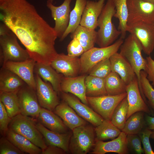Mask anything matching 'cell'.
<instances>
[{
  "label": "cell",
  "mask_w": 154,
  "mask_h": 154,
  "mask_svg": "<svg viewBox=\"0 0 154 154\" xmlns=\"http://www.w3.org/2000/svg\"><path fill=\"white\" fill-rule=\"evenodd\" d=\"M0 19L15 35L36 62L50 65L58 53V37L52 27L27 0H0Z\"/></svg>",
  "instance_id": "cell-1"
},
{
  "label": "cell",
  "mask_w": 154,
  "mask_h": 154,
  "mask_svg": "<svg viewBox=\"0 0 154 154\" xmlns=\"http://www.w3.org/2000/svg\"><path fill=\"white\" fill-rule=\"evenodd\" d=\"M15 35L5 24L0 25V59L2 66L8 61L22 62L30 58L26 49L19 44Z\"/></svg>",
  "instance_id": "cell-2"
},
{
  "label": "cell",
  "mask_w": 154,
  "mask_h": 154,
  "mask_svg": "<svg viewBox=\"0 0 154 154\" xmlns=\"http://www.w3.org/2000/svg\"><path fill=\"white\" fill-rule=\"evenodd\" d=\"M116 11L113 0H107L98 20V27L99 29L97 31L96 43L100 47L111 45L121 34L112 21Z\"/></svg>",
  "instance_id": "cell-3"
},
{
  "label": "cell",
  "mask_w": 154,
  "mask_h": 154,
  "mask_svg": "<svg viewBox=\"0 0 154 154\" xmlns=\"http://www.w3.org/2000/svg\"><path fill=\"white\" fill-rule=\"evenodd\" d=\"M119 54L130 63L138 79L141 94H143L140 85V73L141 70H145L146 61L143 58L141 52L142 46L137 38L130 34L121 45Z\"/></svg>",
  "instance_id": "cell-4"
},
{
  "label": "cell",
  "mask_w": 154,
  "mask_h": 154,
  "mask_svg": "<svg viewBox=\"0 0 154 154\" xmlns=\"http://www.w3.org/2000/svg\"><path fill=\"white\" fill-rule=\"evenodd\" d=\"M9 129L25 137L42 150L47 147L42 135L37 129L35 120L20 114L12 118Z\"/></svg>",
  "instance_id": "cell-5"
},
{
  "label": "cell",
  "mask_w": 154,
  "mask_h": 154,
  "mask_svg": "<svg viewBox=\"0 0 154 154\" xmlns=\"http://www.w3.org/2000/svg\"><path fill=\"white\" fill-rule=\"evenodd\" d=\"M94 129L88 124L72 130L69 144V152L72 154H86L94 147L96 142Z\"/></svg>",
  "instance_id": "cell-6"
},
{
  "label": "cell",
  "mask_w": 154,
  "mask_h": 154,
  "mask_svg": "<svg viewBox=\"0 0 154 154\" xmlns=\"http://www.w3.org/2000/svg\"><path fill=\"white\" fill-rule=\"evenodd\" d=\"M123 38L120 37L113 44L104 47H94L84 52L80 58L81 73H88L92 68L98 62L110 57L117 52L123 43Z\"/></svg>",
  "instance_id": "cell-7"
},
{
  "label": "cell",
  "mask_w": 154,
  "mask_h": 154,
  "mask_svg": "<svg viewBox=\"0 0 154 154\" xmlns=\"http://www.w3.org/2000/svg\"><path fill=\"white\" fill-rule=\"evenodd\" d=\"M127 24L142 22L154 24V2L127 0Z\"/></svg>",
  "instance_id": "cell-8"
},
{
  "label": "cell",
  "mask_w": 154,
  "mask_h": 154,
  "mask_svg": "<svg viewBox=\"0 0 154 154\" xmlns=\"http://www.w3.org/2000/svg\"><path fill=\"white\" fill-rule=\"evenodd\" d=\"M127 96L126 92L116 95L87 97L88 104L104 119L110 121L116 108Z\"/></svg>",
  "instance_id": "cell-9"
},
{
  "label": "cell",
  "mask_w": 154,
  "mask_h": 154,
  "mask_svg": "<svg viewBox=\"0 0 154 154\" xmlns=\"http://www.w3.org/2000/svg\"><path fill=\"white\" fill-rule=\"evenodd\" d=\"M126 31L135 36L143 51L149 55L154 49V24L139 22L127 24Z\"/></svg>",
  "instance_id": "cell-10"
},
{
  "label": "cell",
  "mask_w": 154,
  "mask_h": 154,
  "mask_svg": "<svg viewBox=\"0 0 154 154\" xmlns=\"http://www.w3.org/2000/svg\"><path fill=\"white\" fill-rule=\"evenodd\" d=\"M21 114L38 118L42 108L36 91L26 84L17 93Z\"/></svg>",
  "instance_id": "cell-11"
},
{
  "label": "cell",
  "mask_w": 154,
  "mask_h": 154,
  "mask_svg": "<svg viewBox=\"0 0 154 154\" xmlns=\"http://www.w3.org/2000/svg\"><path fill=\"white\" fill-rule=\"evenodd\" d=\"M36 91L40 106L54 111L59 104L57 92L48 83L44 82L38 74H35Z\"/></svg>",
  "instance_id": "cell-12"
},
{
  "label": "cell",
  "mask_w": 154,
  "mask_h": 154,
  "mask_svg": "<svg viewBox=\"0 0 154 154\" xmlns=\"http://www.w3.org/2000/svg\"><path fill=\"white\" fill-rule=\"evenodd\" d=\"M64 101L72 108L81 117L92 125L96 127L100 124L104 119L99 114L82 102L74 96L61 92Z\"/></svg>",
  "instance_id": "cell-13"
},
{
  "label": "cell",
  "mask_w": 154,
  "mask_h": 154,
  "mask_svg": "<svg viewBox=\"0 0 154 154\" xmlns=\"http://www.w3.org/2000/svg\"><path fill=\"white\" fill-rule=\"evenodd\" d=\"M72 0H64L58 6L54 5L52 3L47 1L46 6L50 10L52 17L55 21L54 27L58 37L60 38L68 25L70 13V4Z\"/></svg>",
  "instance_id": "cell-14"
},
{
  "label": "cell",
  "mask_w": 154,
  "mask_h": 154,
  "mask_svg": "<svg viewBox=\"0 0 154 154\" xmlns=\"http://www.w3.org/2000/svg\"><path fill=\"white\" fill-rule=\"evenodd\" d=\"M36 62L31 58L22 62L8 61L2 67L16 74L29 86L36 91V84L34 74Z\"/></svg>",
  "instance_id": "cell-15"
},
{
  "label": "cell",
  "mask_w": 154,
  "mask_h": 154,
  "mask_svg": "<svg viewBox=\"0 0 154 154\" xmlns=\"http://www.w3.org/2000/svg\"><path fill=\"white\" fill-rule=\"evenodd\" d=\"M126 92L128 104L127 119L133 114L139 111L151 114L150 109L141 94L137 76L127 85Z\"/></svg>",
  "instance_id": "cell-16"
},
{
  "label": "cell",
  "mask_w": 154,
  "mask_h": 154,
  "mask_svg": "<svg viewBox=\"0 0 154 154\" xmlns=\"http://www.w3.org/2000/svg\"><path fill=\"white\" fill-rule=\"evenodd\" d=\"M50 65L58 72L65 77H75L81 73L80 58L63 53L58 54Z\"/></svg>",
  "instance_id": "cell-17"
},
{
  "label": "cell",
  "mask_w": 154,
  "mask_h": 154,
  "mask_svg": "<svg viewBox=\"0 0 154 154\" xmlns=\"http://www.w3.org/2000/svg\"><path fill=\"white\" fill-rule=\"evenodd\" d=\"M127 134L121 131L119 136L108 142L96 140L95 145L91 152L93 154H105L113 152L118 154H126L129 153L127 136Z\"/></svg>",
  "instance_id": "cell-18"
},
{
  "label": "cell",
  "mask_w": 154,
  "mask_h": 154,
  "mask_svg": "<svg viewBox=\"0 0 154 154\" xmlns=\"http://www.w3.org/2000/svg\"><path fill=\"white\" fill-rule=\"evenodd\" d=\"M86 76L84 74L74 77L63 76L60 87L62 92L73 94L83 103L88 105L85 84Z\"/></svg>",
  "instance_id": "cell-19"
},
{
  "label": "cell",
  "mask_w": 154,
  "mask_h": 154,
  "mask_svg": "<svg viewBox=\"0 0 154 154\" xmlns=\"http://www.w3.org/2000/svg\"><path fill=\"white\" fill-rule=\"evenodd\" d=\"M105 0L97 1L88 0L85 7L80 25L95 30L98 27V20L105 5Z\"/></svg>",
  "instance_id": "cell-20"
},
{
  "label": "cell",
  "mask_w": 154,
  "mask_h": 154,
  "mask_svg": "<svg viewBox=\"0 0 154 154\" xmlns=\"http://www.w3.org/2000/svg\"><path fill=\"white\" fill-rule=\"evenodd\" d=\"M109 59L111 71L117 73L127 85L136 77L131 64L119 53H115Z\"/></svg>",
  "instance_id": "cell-21"
},
{
  "label": "cell",
  "mask_w": 154,
  "mask_h": 154,
  "mask_svg": "<svg viewBox=\"0 0 154 154\" xmlns=\"http://www.w3.org/2000/svg\"><path fill=\"white\" fill-rule=\"evenodd\" d=\"M36 126L44 137L47 145L56 146L63 149L67 153L69 152V144L72 133L56 132L48 129L39 121L36 123Z\"/></svg>",
  "instance_id": "cell-22"
},
{
  "label": "cell",
  "mask_w": 154,
  "mask_h": 154,
  "mask_svg": "<svg viewBox=\"0 0 154 154\" xmlns=\"http://www.w3.org/2000/svg\"><path fill=\"white\" fill-rule=\"evenodd\" d=\"M54 113L62 120L65 125L72 131L79 126L88 124L67 103L63 101L55 108Z\"/></svg>",
  "instance_id": "cell-23"
},
{
  "label": "cell",
  "mask_w": 154,
  "mask_h": 154,
  "mask_svg": "<svg viewBox=\"0 0 154 154\" xmlns=\"http://www.w3.org/2000/svg\"><path fill=\"white\" fill-rule=\"evenodd\" d=\"M38 119L42 125L52 131L59 133L68 132V128L62 120L52 111L42 108Z\"/></svg>",
  "instance_id": "cell-24"
},
{
  "label": "cell",
  "mask_w": 154,
  "mask_h": 154,
  "mask_svg": "<svg viewBox=\"0 0 154 154\" xmlns=\"http://www.w3.org/2000/svg\"><path fill=\"white\" fill-rule=\"evenodd\" d=\"M34 72L45 82H50L57 93L62 92L60 85L63 75L58 72L50 65L36 62Z\"/></svg>",
  "instance_id": "cell-25"
},
{
  "label": "cell",
  "mask_w": 154,
  "mask_h": 154,
  "mask_svg": "<svg viewBox=\"0 0 154 154\" xmlns=\"http://www.w3.org/2000/svg\"><path fill=\"white\" fill-rule=\"evenodd\" d=\"M25 83L12 72L2 67L0 70V92H17Z\"/></svg>",
  "instance_id": "cell-26"
},
{
  "label": "cell",
  "mask_w": 154,
  "mask_h": 154,
  "mask_svg": "<svg viewBox=\"0 0 154 154\" xmlns=\"http://www.w3.org/2000/svg\"><path fill=\"white\" fill-rule=\"evenodd\" d=\"M19 149L29 154H41L42 150L23 136L9 129L5 136Z\"/></svg>",
  "instance_id": "cell-27"
},
{
  "label": "cell",
  "mask_w": 154,
  "mask_h": 154,
  "mask_svg": "<svg viewBox=\"0 0 154 154\" xmlns=\"http://www.w3.org/2000/svg\"><path fill=\"white\" fill-rule=\"evenodd\" d=\"M70 37L79 41L85 52L94 47L96 41L97 31L79 25L71 33Z\"/></svg>",
  "instance_id": "cell-28"
},
{
  "label": "cell",
  "mask_w": 154,
  "mask_h": 154,
  "mask_svg": "<svg viewBox=\"0 0 154 154\" xmlns=\"http://www.w3.org/2000/svg\"><path fill=\"white\" fill-rule=\"evenodd\" d=\"M87 0H76L73 9L70 11L68 27L65 32L60 38V41L63 40L70 34L74 31L80 25V22Z\"/></svg>",
  "instance_id": "cell-29"
},
{
  "label": "cell",
  "mask_w": 154,
  "mask_h": 154,
  "mask_svg": "<svg viewBox=\"0 0 154 154\" xmlns=\"http://www.w3.org/2000/svg\"><path fill=\"white\" fill-rule=\"evenodd\" d=\"M87 97H96L107 95L105 86V78L86 76L85 79Z\"/></svg>",
  "instance_id": "cell-30"
},
{
  "label": "cell",
  "mask_w": 154,
  "mask_h": 154,
  "mask_svg": "<svg viewBox=\"0 0 154 154\" xmlns=\"http://www.w3.org/2000/svg\"><path fill=\"white\" fill-rule=\"evenodd\" d=\"M144 112L139 111L131 115L127 119L121 131L127 134H137L146 125Z\"/></svg>",
  "instance_id": "cell-31"
},
{
  "label": "cell",
  "mask_w": 154,
  "mask_h": 154,
  "mask_svg": "<svg viewBox=\"0 0 154 154\" xmlns=\"http://www.w3.org/2000/svg\"><path fill=\"white\" fill-rule=\"evenodd\" d=\"M127 85L116 73L112 72L105 78L107 95H116L126 92Z\"/></svg>",
  "instance_id": "cell-32"
},
{
  "label": "cell",
  "mask_w": 154,
  "mask_h": 154,
  "mask_svg": "<svg viewBox=\"0 0 154 154\" xmlns=\"http://www.w3.org/2000/svg\"><path fill=\"white\" fill-rule=\"evenodd\" d=\"M94 130L96 139L101 141L114 139L119 136L121 132L110 121L104 119L100 124L96 127Z\"/></svg>",
  "instance_id": "cell-33"
},
{
  "label": "cell",
  "mask_w": 154,
  "mask_h": 154,
  "mask_svg": "<svg viewBox=\"0 0 154 154\" xmlns=\"http://www.w3.org/2000/svg\"><path fill=\"white\" fill-rule=\"evenodd\" d=\"M115 7L114 17L119 21L118 29L121 33V37L124 39L126 35L128 17L127 0H113Z\"/></svg>",
  "instance_id": "cell-34"
},
{
  "label": "cell",
  "mask_w": 154,
  "mask_h": 154,
  "mask_svg": "<svg viewBox=\"0 0 154 154\" xmlns=\"http://www.w3.org/2000/svg\"><path fill=\"white\" fill-rule=\"evenodd\" d=\"M17 93L0 92V101L4 105L11 118L21 113Z\"/></svg>",
  "instance_id": "cell-35"
},
{
  "label": "cell",
  "mask_w": 154,
  "mask_h": 154,
  "mask_svg": "<svg viewBox=\"0 0 154 154\" xmlns=\"http://www.w3.org/2000/svg\"><path fill=\"white\" fill-rule=\"evenodd\" d=\"M128 110V104L127 96L116 108L110 120L115 126L121 131L123 128L127 119Z\"/></svg>",
  "instance_id": "cell-36"
},
{
  "label": "cell",
  "mask_w": 154,
  "mask_h": 154,
  "mask_svg": "<svg viewBox=\"0 0 154 154\" xmlns=\"http://www.w3.org/2000/svg\"><path fill=\"white\" fill-rule=\"evenodd\" d=\"M140 85L142 91L148 100L149 104L154 111V88L147 78V74L144 70L140 73Z\"/></svg>",
  "instance_id": "cell-37"
},
{
  "label": "cell",
  "mask_w": 154,
  "mask_h": 154,
  "mask_svg": "<svg viewBox=\"0 0 154 154\" xmlns=\"http://www.w3.org/2000/svg\"><path fill=\"white\" fill-rule=\"evenodd\" d=\"M111 72L109 58L101 60L95 65L88 72L89 75L105 78Z\"/></svg>",
  "instance_id": "cell-38"
},
{
  "label": "cell",
  "mask_w": 154,
  "mask_h": 154,
  "mask_svg": "<svg viewBox=\"0 0 154 154\" xmlns=\"http://www.w3.org/2000/svg\"><path fill=\"white\" fill-rule=\"evenodd\" d=\"M13 143L5 136L0 139V154H23Z\"/></svg>",
  "instance_id": "cell-39"
},
{
  "label": "cell",
  "mask_w": 154,
  "mask_h": 154,
  "mask_svg": "<svg viewBox=\"0 0 154 154\" xmlns=\"http://www.w3.org/2000/svg\"><path fill=\"white\" fill-rule=\"evenodd\" d=\"M148 127H145L137 134L143 144L145 154H154L149 141V138L152 131Z\"/></svg>",
  "instance_id": "cell-40"
},
{
  "label": "cell",
  "mask_w": 154,
  "mask_h": 154,
  "mask_svg": "<svg viewBox=\"0 0 154 154\" xmlns=\"http://www.w3.org/2000/svg\"><path fill=\"white\" fill-rule=\"evenodd\" d=\"M127 147L137 154L144 153L141 145V141L138 134H127Z\"/></svg>",
  "instance_id": "cell-41"
},
{
  "label": "cell",
  "mask_w": 154,
  "mask_h": 154,
  "mask_svg": "<svg viewBox=\"0 0 154 154\" xmlns=\"http://www.w3.org/2000/svg\"><path fill=\"white\" fill-rule=\"evenodd\" d=\"M11 119L8 116L4 105L0 101V131L1 134L4 136L9 129V125Z\"/></svg>",
  "instance_id": "cell-42"
},
{
  "label": "cell",
  "mask_w": 154,
  "mask_h": 154,
  "mask_svg": "<svg viewBox=\"0 0 154 154\" xmlns=\"http://www.w3.org/2000/svg\"><path fill=\"white\" fill-rule=\"evenodd\" d=\"M68 55L69 56L78 57L85 52L79 41L76 38H72L67 47Z\"/></svg>",
  "instance_id": "cell-43"
},
{
  "label": "cell",
  "mask_w": 154,
  "mask_h": 154,
  "mask_svg": "<svg viewBox=\"0 0 154 154\" xmlns=\"http://www.w3.org/2000/svg\"><path fill=\"white\" fill-rule=\"evenodd\" d=\"M146 64L145 71L147 74V78L154 86V60L150 56L146 58Z\"/></svg>",
  "instance_id": "cell-44"
},
{
  "label": "cell",
  "mask_w": 154,
  "mask_h": 154,
  "mask_svg": "<svg viewBox=\"0 0 154 154\" xmlns=\"http://www.w3.org/2000/svg\"><path fill=\"white\" fill-rule=\"evenodd\" d=\"M67 153L63 149L58 147L48 145L42 150L41 154H65Z\"/></svg>",
  "instance_id": "cell-45"
},
{
  "label": "cell",
  "mask_w": 154,
  "mask_h": 154,
  "mask_svg": "<svg viewBox=\"0 0 154 154\" xmlns=\"http://www.w3.org/2000/svg\"><path fill=\"white\" fill-rule=\"evenodd\" d=\"M145 119L147 127L152 130H154V117L147 115Z\"/></svg>",
  "instance_id": "cell-46"
},
{
  "label": "cell",
  "mask_w": 154,
  "mask_h": 154,
  "mask_svg": "<svg viewBox=\"0 0 154 154\" xmlns=\"http://www.w3.org/2000/svg\"><path fill=\"white\" fill-rule=\"evenodd\" d=\"M150 137L152 139H154V130H153L152 131V132L151 135Z\"/></svg>",
  "instance_id": "cell-47"
},
{
  "label": "cell",
  "mask_w": 154,
  "mask_h": 154,
  "mask_svg": "<svg viewBox=\"0 0 154 154\" xmlns=\"http://www.w3.org/2000/svg\"><path fill=\"white\" fill-rule=\"evenodd\" d=\"M142 0L150 2H154V0Z\"/></svg>",
  "instance_id": "cell-48"
},
{
  "label": "cell",
  "mask_w": 154,
  "mask_h": 154,
  "mask_svg": "<svg viewBox=\"0 0 154 154\" xmlns=\"http://www.w3.org/2000/svg\"><path fill=\"white\" fill-rule=\"evenodd\" d=\"M54 0H48L47 1L50 2L51 3H53V1Z\"/></svg>",
  "instance_id": "cell-49"
}]
</instances>
